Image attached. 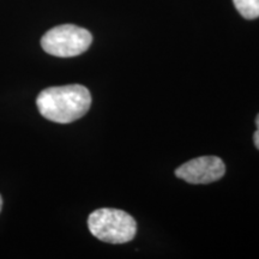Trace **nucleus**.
<instances>
[{
  "instance_id": "7",
  "label": "nucleus",
  "mask_w": 259,
  "mask_h": 259,
  "mask_svg": "<svg viewBox=\"0 0 259 259\" xmlns=\"http://www.w3.org/2000/svg\"><path fill=\"white\" fill-rule=\"evenodd\" d=\"M2 208H3V198L2 196H0V211H2Z\"/></svg>"
},
{
  "instance_id": "6",
  "label": "nucleus",
  "mask_w": 259,
  "mask_h": 259,
  "mask_svg": "<svg viewBox=\"0 0 259 259\" xmlns=\"http://www.w3.org/2000/svg\"><path fill=\"white\" fill-rule=\"evenodd\" d=\"M255 125H257V131L253 134V143L259 150V114L255 116Z\"/></svg>"
},
{
  "instance_id": "1",
  "label": "nucleus",
  "mask_w": 259,
  "mask_h": 259,
  "mask_svg": "<svg viewBox=\"0 0 259 259\" xmlns=\"http://www.w3.org/2000/svg\"><path fill=\"white\" fill-rule=\"evenodd\" d=\"M36 106L40 114L47 120L69 124L88 113L92 106V95L80 84L52 87L38 94Z\"/></svg>"
},
{
  "instance_id": "2",
  "label": "nucleus",
  "mask_w": 259,
  "mask_h": 259,
  "mask_svg": "<svg viewBox=\"0 0 259 259\" xmlns=\"http://www.w3.org/2000/svg\"><path fill=\"white\" fill-rule=\"evenodd\" d=\"M88 228L99 240L118 245L134 240L137 233V222L122 210L102 208L90 213Z\"/></svg>"
},
{
  "instance_id": "5",
  "label": "nucleus",
  "mask_w": 259,
  "mask_h": 259,
  "mask_svg": "<svg viewBox=\"0 0 259 259\" xmlns=\"http://www.w3.org/2000/svg\"><path fill=\"white\" fill-rule=\"evenodd\" d=\"M236 10L246 19L259 17V0H233Z\"/></svg>"
},
{
  "instance_id": "4",
  "label": "nucleus",
  "mask_w": 259,
  "mask_h": 259,
  "mask_svg": "<svg viewBox=\"0 0 259 259\" xmlns=\"http://www.w3.org/2000/svg\"><path fill=\"white\" fill-rule=\"evenodd\" d=\"M226 174V164L218 156H200L181 164L176 169V176L186 183L199 185L211 184L222 179Z\"/></svg>"
},
{
  "instance_id": "3",
  "label": "nucleus",
  "mask_w": 259,
  "mask_h": 259,
  "mask_svg": "<svg viewBox=\"0 0 259 259\" xmlns=\"http://www.w3.org/2000/svg\"><path fill=\"white\" fill-rule=\"evenodd\" d=\"M92 42L93 36L87 29L63 24L48 30L41 38V46L51 56L71 58L88 51Z\"/></svg>"
}]
</instances>
